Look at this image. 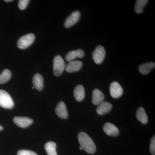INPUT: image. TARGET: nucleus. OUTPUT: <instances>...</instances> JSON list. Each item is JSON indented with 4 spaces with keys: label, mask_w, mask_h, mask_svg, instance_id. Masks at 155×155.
Wrapping results in <instances>:
<instances>
[{
    "label": "nucleus",
    "mask_w": 155,
    "mask_h": 155,
    "mask_svg": "<svg viewBox=\"0 0 155 155\" xmlns=\"http://www.w3.org/2000/svg\"><path fill=\"white\" fill-rule=\"evenodd\" d=\"M105 54L106 51L104 47L98 45L92 53V58L96 64H100L104 61Z\"/></svg>",
    "instance_id": "39448f33"
},
{
    "label": "nucleus",
    "mask_w": 155,
    "mask_h": 155,
    "mask_svg": "<svg viewBox=\"0 0 155 155\" xmlns=\"http://www.w3.org/2000/svg\"><path fill=\"white\" fill-rule=\"evenodd\" d=\"M65 63L60 55L55 56L53 61V72L56 76H60L65 68Z\"/></svg>",
    "instance_id": "7ed1b4c3"
},
{
    "label": "nucleus",
    "mask_w": 155,
    "mask_h": 155,
    "mask_svg": "<svg viewBox=\"0 0 155 155\" xmlns=\"http://www.w3.org/2000/svg\"><path fill=\"white\" fill-rule=\"evenodd\" d=\"M78 140L81 147L86 152L90 154L94 153L96 147L93 140L86 133L81 132L78 134Z\"/></svg>",
    "instance_id": "f257e3e1"
},
{
    "label": "nucleus",
    "mask_w": 155,
    "mask_h": 155,
    "mask_svg": "<svg viewBox=\"0 0 155 155\" xmlns=\"http://www.w3.org/2000/svg\"><path fill=\"white\" fill-rule=\"evenodd\" d=\"M103 130L107 135L110 136L116 137L119 134L118 128L114 124L109 122L104 125Z\"/></svg>",
    "instance_id": "9d476101"
},
{
    "label": "nucleus",
    "mask_w": 155,
    "mask_h": 155,
    "mask_svg": "<svg viewBox=\"0 0 155 155\" xmlns=\"http://www.w3.org/2000/svg\"><path fill=\"white\" fill-rule=\"evenodd\" d=\"M14 102L10 95L7 91L0 90V107L7 109L14 107Z\"/></svg>",
    "instance_id": "f03ea898"
},
{
    "label": "nucleus",
    "mask_w": 155,
    "mask_h": 155,
    "mask_svg": "<svg viewBox=\"0 0 155 155\" xmlns=\"http://www.w3.org/2000/svg\"><path fill=\"white\" fill-rule=\"evenodd\" d=\"M110 91L111 97L114 98H119L122 95L123 92L122 87L116 81H114L111 84Z\"/></svg>",
    "instance_id": "423d86ee"
},
{
    "label": "nucleus",
    "mask_w": 155,
    "mask_h": 155,
    "mask_svg": "<svg viewBox=\"0 0 155 155\" xmlns=\"http://www.w3.org/2000/svg\"><path fill=\"white\" fill-rule=\"evenodd\" d=\"M11 76V71L8 69H5L0 74V84H3L8 82Z\"/></svg>",
    "instance_id": "412c9836"
},
{
    "label": "nucleus",
    "mask_w": 155,
    "mask_h": 155,
    "mask_svg": "<svg viewBox=\"0 0 155 155\" xmlns=\"http://www.w3.org/2000/svg\"><path fill=\"white\" fill-rule=\"evenodd\" d=\"M5 2H12V0H5Z\"/></svg>",
    "instance_id": "393cba45"
},
{
    "label": "nucleus",
    "mask_w": 155,
    "mask_h": 155,
    "mask_svg": "<svg viewBox=\"0 0 155 155\" xmlns=\"http://www.w3.org/2000/svg\"><path fill=\"white\" fill-rule=\"evenodd\" d=\"M35 36L32 33L28 34L21 37L17 41V46L20 49H24L28 47L33 43Z\"/></svg>",
    "instance_id": "20e7f679"
},
{
    "label": "nucleus",
    "mask_w": 155,
    "mask_h": 155,
    "mask_svg": "<svg viewBox=\"0 0 155 155\" xmlns=\"http://www.w3.org/2000/svg\"><path fill=\"white\" fill-rule=\"evenodd\" d=\"M80 17V13L79 11H74L66 19L64 22V26L67 28L72 27L78 22Z\"/></svg>",
    "instance_id": "0eeeda50"
},
{
    "label": "nucleus",
    "mask_w": 155,
    "mask_h": 155,
    "mask_svg": "<svg viewBox=\"0 0 155 155\" xmlns=\"http://www.w3.org/2000/svg\"><path fill=\"white\" fill-rule=\"evenodd\" d=\"M56 114L60 118L62 119H67L68 114L67 107L65 103L63 101H60L57 105L55 108Z\"/></svg>",
    "instance_id": "1a4fd4ad"
},
{
    "label": "nucleus",
    "mask_w": 155,
    "mask_h": 155,
    "mask_svg": "<svg viewBox=\"0 0 155 155\" xmlns=\"http://www.w3.org/2000/svg\"><path fill=\"white\" fill-rule=\"evenodd\" d=\"M33 86L34 88L36 89L37 90L41 91L43 87V78L41 75L38 73H37L33 76L32 80Z\"/></svg>",
    "instance_id": "f3484780"
},
{
    "label": "nucleus",
    "mask_w": 155,
    "mask_h": 155,
    "mask_svg": "<svg viewBox=\"0 0 155 155\" xmlns=\"http://www.w3.org/2000/svg\"><path fill=\"white\" fill-rule=\"evenodd\" d=\"M79 149H80L81 150H82V149H82V148L81 147H79Z\"/></svg>",
    "instance_id": "bb28decb"
},
{
    "label": "nucleus",
    "mask_w": 155,
    "mask_h": 155,
    "mask_svg": "<svg viewBox=\"0 0 155 155\" xmlns=\"http://www.w3.org/2000/svg\"><path fill=\"white\" fill-rule=\"evenodd\" d=\"M83 65L82 62L78 61H73L69 63L65 66V70L68 72H73L79 71Z\"/></svg>",
    "instance_id": "9b49d317"
},
{
    "label": "nucleus",
    "mask_w": 155,
    "mask_h": 155,
    "mask_svg": "<svg viewBox=\"0 0 155 155\" xmlns=\"http://www.w3.org/2000/svg\"><path fill=\"white\" fill-rule=\"evenodd\" d=\"M14 123L17 126L22 128H25L32 124L33 120L28 117H15L13 119Z\"/></svg>",
    "instance_id": "6e6552de"
},
{
    "label": "nucleus",
    "mask_w": 155,
    "mask_h": 155,
    "mask_svg": "<svg viewBox=\"0 0 155 155\" xmlns=\"http://www.w3.org/2000/svg\"><path fill=\"white\" fill-rule=\"evenodd\" d=\"M148 2L147 0H137L136 2L134 10L137 14H140L143 11V8Z\"/></svg>",
    "instance_id": "aec40b11"
},
{
    "label": "nucleus",
    "mask_w": 155,
    "mask_h": 155,
    "mask_svg": "<svg viewBox=\"0 0 155 155\" xmlns=\"http://www.w3.org/2000/svg\"><path fill=\"white\" fill-rule=\"evenodd\" d=\"M104 95L100 90L95 89L93 91L92 101L94 104L98 105L100 103L104 101Z\"/></svg>",
    "instance_id": "4468645a"
},
{
    "label": "nucleus",
    "mask_w": 155,
    "mask_h": 155,
    "mask_svg": "<svg viewBox=\"0 0 155 155\" xmlns=\"http://www.w3.org/2000/svg\"><path fill=\"white\" fill-rule=\"evenodd\" d=\"M3 129V127L2 126H1V125H0V131L1 130H2Z\"/></svg>",
    "instance_id": "a878e982"
},
{
    "label": "nucleus",
    "mask_w": 155,
    "mask_h": 155,
    "mask_svg": "<svg viewBox=\"0 0 155 155\" xmlns=\"http://www.w3.org/2000/svg\"><path fill=\"white\" fill-rule=\"evenodd\" d=\"M30 1L29 0H19L18 2V7L21 10H24L28 6Z\"/></svg>",
    "instance_id": "4be33fe9"
},
{
    "label": "nucleus",
    "mask_w": 155,
    "mask_h": 155,
    "mask_svg": "<svg viewBox=\"0 0 155 155\" xmlns=\"http://www.w3.org/2000/svg\"><path fill=\"white\" fill-rule=\"evenodd\" d=\"M155 64L154 62H148L140 65L139 71L142 75H147L155 68Z\"/></svg>",
    "instance_id": "dca6fc26"
},
{
    "label": "nucleus",
    "mask_w": 155,
    "mask_h": 155,
    "mask_svg": "<svg viewBox=\"0 0 155 155\" xmlns=\"http://www.w3.org/2000/svg\"><path fill=\"white\" fill-rule=\"evenodd\" d=\"M136 117L143 124H146L148 122L147 116L143 108L139 107L137 111Z\"/></svg>",
    "instance_id": "a211bd4d"
},
{
    "label": "nucleus",
    "mask_w": 155,
    "mask_h": 155,
    "mask_svg": "<svg viewBox=\"0 0 155 155\" xmlns=\"http://www.w3.org/2000/svg\"><path fill=\"white\" fill-rule=\"evenodd\" d=\"M112 105L108 102L103 101L98 105L97 112L99 115H102L110 112L112 109Z\"/></svg>",
    "instance_id": "ddd939ff"
},
{
    "label": "nucleus",
    "mask_w": 155,
    "mask_h": 155,
    "mask_svg": "<svg viewBox=\"0 0 155 155\" xmlns=\"http://www.w3.org/2000/svg\"><path fill=\"white\" fill-rule=\"evenodd\" d=\"M57 145L55 143L49 141L47 143L45 146V148L48 155H58L56 151Z\"/></svg>",
    "instance_id": "6ab92c4d"
},
{
    "label": "nucleus",
    "mask_w": 155,
    "mask_h": 155,
    "mask_svg": "<svg viewBox=\"0 0 155 155\" xmlns=\"http://www.w3.org/2000/svg\"><path fill=\"white\" fill-rule=\"evenodd\" d=\"M74 96L75 100L78 102L81 101L85 97V90L82 85H77L74 90Z\"/></svg>",
    "instance_id": "2eb2a0df"
},
{
    "label": "nucleus",
    "mask_w": 155,
    "mask_h": 155,
    "mask_svg": "<svg viewBox=\"0 0 155 155\" xmlns=\"http://www.w3.org/2000/svg\"><path fill=\"white\" fill-rule=\"evenodd\" d=\"M84 55V52L83 50L78 49L76 51H69L66 55L65 59L66 61L70 62L73 61L77 58H83Z\"/></svg>",
    "instance_id": "f8f14e48"
},
{
    "label": "nucleus",
    "mask_w": 155,
    "mask_h": 155,
    "mask_svg": "<svg viewBox=\"0 0 155 155\" xmlns=\"http://www.w3.org/2000/svg\"><path fill=\"white\" fill-rule=\"evenodd\" d=\"M150 152L152 154H155V136H153L151 140L150 144Z\"/></svg>",
    "instance_id": "b1692460"
},
{
    "label": "nucleus",
    "mask_w": 155,
    "mask_h": 155,
    "mask_svg": "<svg viewBox=\"0 0 155 155\" xmlns=\"http://www.w3.org/2000/svg\"><path fill=\"white\" fill-rule=\"evenodd\" d=\"M17 155H38L36 153L28 150H20L17 152Z\"/></svg>",
    "instance_id": "5701e85b"
}]
</instances>
